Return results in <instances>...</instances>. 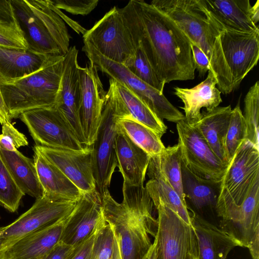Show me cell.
I'll return each mask as SVG.
<instances>
[{
  "mask_svg": "<svg viewBox=\"0 0 259 259\" xmlns=\"http://www.w3.org/2000/svg\"><path fill=\"white\" fill-rule=\"evenodd\" d=\"M205 12L218 28L223 51L235 90L258 62L259 30L243 32L229 29Z\"/></svg>",
  "mask_w": 259,
  "mask_h": 259,
  "instance_id": "13",
  "label": "cell"
},
{
  "mask_svg": "<svg viewBox=\"0 0 259 259\" xmlns=\"http://www.w3.org/2000/svg\"><path fill=\"white\" fill-rule=\"evenodd\" d=\"M78 73L81 125L86 145L92 147L100 125L106 92L93 63L84 67L79 66Z\"/></svg>",
  "mask_w": 259,
  "mask_h": 259,
  "instance_id": "14",
  "label": "cell"
},
{
  "mask_svg": "<svg viewBox=\"0 0 259 259\" xmlns=\"http://www.w3.org/2000/svg\"><path fill=\"white\" fill-rule=\"evenodd\" d=\"M120 118L122 117L116 109L110 94L106 92L100 125L92 146L96 190L101 197L110 187L112 175L117 165L115 141Z\"/></svg>",
  "mask_w": 259,
  "mask_h": 259,
  "instance_id": "9",
  "label": "cell"
},
{
  "mask_svg": "<svg viewBox=\"0 0 259 259\" xmlns=\"http://www.w3.org/2000/svg\"><path fill=\"white\" fill-rule=\"evenodd\" d=\"M115 150L117 167L123 177V183L131 186H144L150 156L127 136L119 125Z\"/></svg>",
  "mask_w": 259,
  "mask_h": 259,
  "instance_id": "23",
  "label": "cell"
},
{
  "mask_svg": "<svg viewBox=\"0 0 259 259\" xmlns=\"http://www.w3.org/2000/svg\"><path fill=\"white\" fill-rule=\"evenodd\" d=\"M243 117L246 126L245 140L259 149L258 115L259 82L256 81L249 89L244 98Z\"/></svg>",
  "mask_w": 259,
  "mask_h": 259,
  "instance_id": "36",
  "label": "cell"
},
{
  "mask_svg": "<svg viewBox=\"0 0 259 259\" xmlns=\"http://www.w3.org/2000/svg\"><path fill=\"white\" fill-rule=\"evenodd\" d=\"M114 81L118 102L124 118H132L144 124L161 138L167 131L163 121L124 84L115 80Z\"/></svg>",
  "mask_w": 259,
  "mask_h": 259,
  "instance_id": "29",
  "label": "cell"
},
{
  "mask_svg": "<svg viewBox=\"0 0 259 259\" xmlns=\"http://www.w3.org/2000/svg\"><path fill=\"white\" fill-rule=\"evenodd\" d=\"M2 227H0V231L2 229ZM1 244H2V243H1V241H0V248H1Z\"/></svg>",
  "mask_w": 259,
  "mask_h": 259,
  "instance_id": "50",
  "label": "cell"
},
{
  "mask_svg": "<svg viewBox=\"0 0 259 259\" xmlns=\"http://www.w3.org/2000/svg\"><path fill=\"white\" fill-rule=\"evenodd\" d=\"M24 195L0 158V206L15 212Z\"/></svg>",
  "mask_w": 259,
  "mask_h": 259,
  "instance_id": "38",
  "label": "cell"
},
{
  "mask_svg": "<svg viewBox=\"0 0 259 259\" xmlns=\"http://www.w3.org/2000/svg\"><path fill=\"white\" fill-rule=\"evenodd\" d=\"M0 158L19 189L35 198L42 197L44 190L39 182L33 160L19 151L0 149Z\"/></svg>",
  "mask_w": 259,
  "mask_h": 259,
  "instance_id": "27",
  "label": "cell"
},
{
  "mask_svg": "<svg viewBox=\"0 0 259 259\" xmlns=\"http://www.w3.org/2000/svg\"><path fill=\"white\" fill-rule=\"evenodd\" d=\"M57 57L0 46V83H9L41 69Z\"/></svg>",
  "mask_w": 259,
  "mask_h": 259,
  "instance_id": "24",
  "label": "cell"
},
{
  "mask_svg": "<svg viewBox=\"0 0 259 259\" xmlns=\"http://www.w3.org/2000/svg\"><path fill=\"white\" fill-rule=\"evenodd\" d=\"M217 85L214 75L209 70L206 78L192 88H174L175 95L184 104L181 108L185 112V121L188 124L192 125L200 120L201 108H205L209 111L222 102L221 92Z\"/></svg>",
  "mask_w": 259,
  "mask_h": 259,
  "instance_id": "22",
  "label": "cell"
},
{
  "mask_svg": "<svg viewBox=\"0 0 259 259\" xmlns=\"http://www.w3.org/2000/svg\"><path fill=\"white\" fill-rule=\"evenodd\" d=\"M154 206L158 213L157 231L154 239L156 243V259L197 258V242L192 226L185 223L161 202H157Z\"/></svg>",
  "mask_w": 259,
  "mask_h": 259,
  "instance_id": "8",
  "label": "cell"
},
{
  "mask_svg": "<svg viewBox=\"0 0 259 259\" xmlns=\"http://www.w3.org/2000/svg\"><path fill=\"white\" fill-rule=\"evenodd\" d=\"M190 45L195 69L199 72L200 76H203L210 70L208 59L198 46L191 41Z\"/></svg>",
  "mask_w": 259,
  "mask_h": 259,
  "instance_id": "44",
  "label": "cell"
},
{
  "mask_svg": "<svg viewBox=\"0 0 259 259\" xmlns=\"http://www.w3.org/2000/svg\"><path fill=\"white\" fill-rule=\"evenodd\" d=\"M103 220L102 198L97 190L83 193L70 213L60 241L74 246L90 235Z\"/></svg>",
  "mask_w": 259,
  "mask_h": 259,
  "instance_id": "19",
  "label": "cell"
},
{
  "mask_svg": "<svg viewBox=\"0 0 259 259\" xmlns=\"http://www.w3.org/2000/svg\"><path fill=\"white\" fill-rule=\"evenodd\" d=\"M28 145L25 136L19 132L12 123L2 125V134H0V149L15 151L20 147Z\"/></svg>",
  "mask_w": 259,
  "mask_h": 259,
  "instance_id": "41",
  "label": "cell"
},
{
  "mask_svg": "<svg viewBox=\"0 0 259 259\" xmlns=\"http://www.w3.org/2000/svg\"><path fill=\"white\" fill-rule=\"evenodd\" d=\"M183 190L193 206L198 209L215 206L218 193L214 187L219 186L205 181L189 171L182 163Z\"/></svg>",
  "mask_w": 259,
  "mask_h": 259,
  "instance_id": "33",
  "label": "cell"
},
{
  "mask_svg": "<svg viewBox=\"0 0 259 259\" xmlns=\"http://www.w3.org/2000/svg\"><path fill=\"white\" fill-rule=\"evenodd\" d=\"M127 68L140 80L163 93L164 85L158 79L145 55L139 48H137L133 63Z\"/></svg>",
  "mask_w": 259,
  "mask_h": 259,
  "instance_id": "40",
  "label": "cell"
},
{
  "mask_svg": "<svg viewBox=\"0 0 259 259\" xmlns=\"http://www.w3.org/2000/svg\"><path fill=\"white\" fill-rule=\"evenodd\" d=\"M32 12L46 24L64 56L69 50L70 36L65 21L50 0H25Z\"/></svg>",
  "mask_w": 259,
  "mask_h": 259,
  "instance_id": "31",
  "label": "cell"
},
{
  "mask_svg": "<svg viewBox=\"0 0 259 259\" xmlns=\"http://www.w3.org/2000/svg\"><path fill=\"white\" fill-rule=\"evenodd\" d=\"M0 46L28 49L23 32L11 1H0Z\"/></svg>",
  "mask_w": 259,
  "mask_h": 259,
  "instance_id": "34",
  "label": "cell"
},
{
  "mask_svg": "<svg viewBox=\"0 0 259 259\" xmlns=\"http://www.w3.org/2000/svg\"><path fill=\"white\" fill-rule=\"evenodd\" d=\"M182 163L192 174L219 185L228 164L220 160L206 141L185 120L176 123Z\"/></svg>",
  "mask_w": 259,
  "mask_h": 259,
  "instance_id": "11",
  "label": "cell"
},
{
  "mask_svg": "<svg viewBox=\"0 0 259 259\" xmlns=\"http://www.w3.org/2000/svg\"><path fill=\"white\" fill-rule=\"evenodd\" d=\"M0 259H8L4 251L0 250Z\"/></svg>",
  "mask_w": 259,
  "mask_h": 259,
  "instance_id": "49",
  "label": "cell"
},
{
  "mask_svg": "<svg viewBox=\"0 0 259 259\" xmlns=\"http://www.w3.org/2000/svg\"><path fill=\"white\" fill-rule=\"evenodd\" d=\"M34 148L58 168L82 194L91 193L96 190L92 147L82 151L36 145Z\"/></svg>",
  "mask_w": 259,
  "mask_h": 259,
  "instance_id": "17",
  "label": "cell"
},
{
  "mask_svg": "<svg viewBox=\"0 0 259 259\" xmlns=\"http://www.w3.org/2000/svg\"><path fill=\"white\" fill-rule=\"evenodd\" d=\"M192 226L198 247V259H226L229 252L238 244L220 228L194 213Z\"/></svg>",
  "mask_w": 259,
  "mask_h": 259,
  "instance_id": "25",
  "label": "cell"
},
{
  "mask_svg": "<svg viewBox=\"0 0 259 259\" xmlns=\"http://www.w3.org/2000/svg\"><path fill=\"white\" fill-rule=\"evenodd\" d=\"M33 161L44 195L61 200L78 201L82 193L58 168L33 148Z\"/></svg>",
  "mask_w": 259,
  "mask_h": 259,
  "instance_id": "26",
  "label": "cell"
},
{
  "mask_svg": "<svg viewBox=\"0 0 259 259\" xmlns=\"http://www.w3.org/2000/svg\"><path fill=\"white\" fill-rule=\"evenodd\" d=\"M105 222V220L102 221L90 235L73 246V250L68 259H91L98 231L100 226Z\"/></svg>",
  "mask_w": 259,
  "mask_h": 259,
  "instance_id": "43",
  "label": "cell"
},
{
  "mask_svg": "<svg viewBox=\"0 0 259 259\" xmlns=\"http://www.w3.org/2000/svg\"><path fill=\"white\" fill-rule=\"evenodd\" d=\"M247 248L252 259H259V232L254 235Z\"/></svg>",
  "mask_w": 259,
  "mask_h": 259,
  "instance_id": "46",
  "label": "cell"
},
{
  "mask_svg": "<svg viewBox=\"0 0 259 259\" xmlns=\"http://www.w3.org/2000/svg\"><path fill=\"white\" fill-rule=\"evenodd\" d=\"M77 201L56 200L45 195L36 199L28 210L11 224L2 227L0 231V250L4 251L24 236L68 214L74 209Z\"/></svg>",
  "mask_w": 259,
  "mask_h": 259,
  "instance_id": "12",
  "label": "cell"
},
{
  "mask_svg": "<svg viewBox=\"0 0 259 259\" xmlns=\"http://www.w3.org/2000/svg\"><path fill=\"white\" fill-rule=\"evenodd\" d=\"M11 2L28 49L39 54L65 57L45 24L32 12L25 0Z\"/></svg>",
  "mask_w": 259,
  "mask_h": 259,
  "instance_id": "21",
  "label": "cell"
},
{
  "mask_svg": "<svg viewBox=\"0 0 259 259\" xmlns=\"http://www.w3.org/2000/svg\"><path fill=\"white\" fill-rule=\"evenodd\" d=\"M118 123L127 136L151 157L165 148L161 138L152 130L131 118H120Z\"/></svg>",
  "mask_w": 259,
  "mask_h": 259,
  "instance_id": "35",
  "label": "cell"
},
{
  "mask_svg": "<svg viewBox=\"0 0 259 259\" xmlns=\"http://www.w3.org/2000/svg\"><path fill=\"white\" fill-rule=\"evenodd\" d=\"M12 119L8 113L0 90V123L2 125L11 123Z\"/></svg>",
  "mask_w": 259,
  "mask_h": 259,
  "instance_id": "47",
  "label": "cell"
},
{
  "mask_svg": "<svg viewBox=\"0 0 259 259\" xmlns=\"http://www.w3.org/2000/svg\"><path fill=\"white\" fill-rule=\"evenodd\" d=\"M259 181L240 205L230 207L218 214L220 228L233 238L239 247H247L259 232Z\"/></svg>",
  "mask_w": 259,
  "mask_h": 259,
  "instance_id": "16",
  "label": "cell"
},
{
  "mask_svg": "<svg viewBox=\"0 0 259 259\" xmlns=\"http://www.w3.org/2000/svg\"><path fill=\"white\" fill-rule=\"evenodd\" d=\"M73 246L59 241L42 259H68Z\"/></svg>",
  "mask_w": 259,
  "mask_h": 259,
  "instance_id": "45",
  "label": "cell"
},
{
  "mask_svg": "<svg viewBox=\"0 0 259 259\" xmlns=\"http://www.w3.org/2000/svg\"><path fill=\"white\" fill-rule=\"evenodd\" d=\"M83 43L82 50L90 63L110 78L126 87L159 119L176 123L185 120L184 115L167 99L163 93L140 80L126 67L105 58L91 45Z\"/></svg>",
  "mask_w": 259,
  "mask_h": 259,
  "instance_id": "6",
  "label": "cell"
},
{
  "mask_svg": "<svg viewBox=\"0 0 259 259\" xmlns=\"http://www.w3.org/2000/svg\"><path fill=\"white\" fill-rule=\"evenodd\" d=\"M150 4L170 17L207 56L219 90L229 94L235 89L219 37L218 28L196 0H154Z\"/></svg>",
  "mask_w": 259,
  "mask_h": 259,
  "instance_id": "3",
  "label": "cell"
},
{
  "mask_svg": "<svg viewBox=\"0 0 259 259\" xmlns=\"http://www.w3.org/2000/svg\"><path fill=\"white\" fill-rule=\"evenodd\" d=\"M119 11L135 47L142 50L164 85L194 79L190 40L170 17L141 0H131Z\"/></svg>",
  "mask_w": 259,
  "mask_h": 259,
  "instance_id": "1",
  "label": "cell"
},
{
  "mask_svg": "<svg viewBox=\"0 0 259 259\" xmlns=\"http://www.w3.org/2000/svg\"><path fill=\"white\" fill-rule=\"evenodd\" d=\"M232 110L231 106L228 105L204 111L200 120L192 125L199 132L216 156L228 164L224 142Z\"/></svg>",
  "mask_w": 259,
  "mask_h": 259,
  "instance_id": "28",
  "label": "cell"
},
{
  "mask_svg": "<svg viewBox=\"0 0 259 259\" xmlns=\"http://www.w3.org/2000/svg\"><path fill=\"white\" fill-rule=\"evenodd\" d=\"M246 126L239 103L232 109L225 136L224 149L228 163L245 140Z\"/></svg>",
  "mask_w": 259,
  "mask_h": 259,
  "instance_id": "37",
  "label": "cell"
},
{
  "mask_svg": "<svg viewBox=\"0 0 259 259\" xmlns=\"http://www.w3.org/2000/svg\"><path fill=\"white\" fill-rule=\"evenodd\" d=\"M83 39L105 58L126 67L134 61L137 48L115 6L86 31Z\"/></svg>",
  "mask_w": 259,
  "mask_h": 259,
  "instance_id": "7",
  "label": "cell"
},
{
  "mask_svg": "<svg viewBox=\"0 0 259 259\" xmlns=\"http://www.w3.org/2000/svg\"><path fill=\"white\" fill-rule=\"evenodd\" d=\"M200 6L224 27L250 32L258 29L259 1L251 6L249 0H197Z\"/></svg>",
  "mask_w": 259,
  "mask_h": 259,
  "instance_id": "18",
  "label": "cell"
},
{
  "mask_svg": "<svg viewBox=\"0 0 259 259\" xmlns=\"http://www.w3.org/2000/svg\"><path fill=\"white\" fill-rule=\"evenodd\" d=\"M193 259H198L197 258H193Z\"/></svg>",
  "mask_w": 259,
  "mask_h": 259,
  "instance_id": "51",
  "label": "cell"
},
{
  "mask_svg": "<svg viewBox=\"0 0 259 259\" xmlns=\"http://www.w3.org/2000/svg\"><path fill=\"white\" fill-rule=\"evenodd\" d=\"M19 118L26 125L36 146L75 151L89 147L79 142L55 106L26 111Z\"/></svg>",
  "mask_w": 259,
  "mask_h": 259,
  "instance_id": "10",
  "label": "cell"
},
{
  "mask_svg": "<svg viewBox=\"0 0 259 259\" xmlns=\"http://www.w3.org/2000/svg\"><path fill=\"white\" fill-rule=\"evenodd\" d=\"M117 249V245L112 230L105 222L98 231L91 259H112Z\"/></svg>",
  "mask_w": 259,
  "mask_h": 259,
  "instance_id": "39",
  "label": "cell"
},
{
  "mask_svg": "<svg viewBox=\"0 0 259 259\" xmlns=\"http://www.w3.org/2000/svg\"><path fill=\"white\" fill-rule=\"evenodd\" d=\"M147 174L158 176L165 180L186 202L183 190L182 177V161L179 145L165 147L160 154L150 157Z\"/></svg>",
  "mask_w": 259,
  "mask_h": 259,
  "instance_id": "30",
  "label": "cell"
},
{
  "mask_svg": "<svg viewBox=\"0 0 259 259\" xmlns=\"http://www.w3.org/2000/svg\"><path fill=\"white\" fill-rule=\"evenodd\" d=\"M71 212L53 223L15 242L4 250L7 258L42 259L60 241Z\"/></svg>",
  "mask_w": 259,
  "mask_h": 259,
  "instance_id": "20",
  "label": "cell"
},
{
  "mask_svg": "<svg viewBox=\"0 0 259 259\" xmlns=\"http://www.w3.org/2000/svg\"><path fill=\"white\" fill-rule=\"evenodd\" d=\"M78 51L74 46L64 58L63 73L55 107L70 125L79 142L86 146L81 125L80 85L77 57Z\"/></svg>",
  "mask_w": 259,
  "mask_h": 259,
  "instance_id": "15",
  "label": "cell"
},
{
  "mask_svg": "<svg viewBox=\"0 0 259 259\" xmlns=\"http://www.w3.org/2000/svg\"><path fill=\"white\" fill-rule=\"evenodd\" d=\"M145 188L153 205L161 202L174 211L185 223L192 225V213L186 202L184 201L170 184L158 176H149Z\"/></svg>",
  "mask_w": 259,
  "mask_h": 259,
  "instance_id": "32",
  "label": "cell"
},
{
  "mask_svg": "<svg viewBox=\"0 0 259 259\" xmlns=\"http://www.w3.org/2000/svg\"><path fill=\"white\" fill-rule=\"evenodd\" d=\"M123 200L117 202L106 189L102 198L104 220L111 228L119 259H142L153 243L157 221L153 215V203L144 186L124 183Z\"/></svg>",
  "mask_w": 259,
  "mask_h": 259,
  "instance_id": "2",
  "label": "cell"
},
{
  "mask_svg": "<svg viewBox=\"0 0 259 259\" xmlns=\"http://www.w3.org/2000/svg\"><path fill=\"white\" fill-rule=\"evenodd\" d=\"M259 181V149L244 140L229 162L219 185L217 214L241 204Z\"/></svg>",
  "mask_w": 259,
  "mask_h": 259,
  "instance_id": "5",
  "label": "cell"
},
{
  "mask_svg": "<svg viewBox=\"0 0 259 259\" xmlns=\"http://www.w3.org/2000/svg\"><path fill=\"white\" fill-rule=\"evenodd\" d=\"M142 259H156V243L154 240L149 250Z\"/></svg>",
  "mask_w": 259,
  "mask_h": 259,
  "instance_id": "48",
  "label": "cell"
},
{
  "mask_svg": "<svg viewBox=\"0 0 259 259\" xmlns=\"http://www.w3.org/2000/svg\"><path fill=\"white\" fill-rule=\"evenodd\" d=\"M64 57H57L37 71L9 83L0 90L11 119L33 109L55 106Z\"/></svg>",
  "mask_w": 259,
  "mask_h": 259,
  "instance_id": "4",
  "label": "cell"
},
{
  "mask_svg": "<svg viewBox=\"0 0 259 259\" xmlns=\"http://www.w3.org/2000/svg\"><path fill=\"white\" fill-rule=\"evenodd\" d=\"M56 8L73 15H87L97 6L98 0H50Z\"/></svg>",
  "mask_w": 259,
  "mask_h": 259,
  "instance_id": "42",
  "label": "cell"
}]
</instances>
